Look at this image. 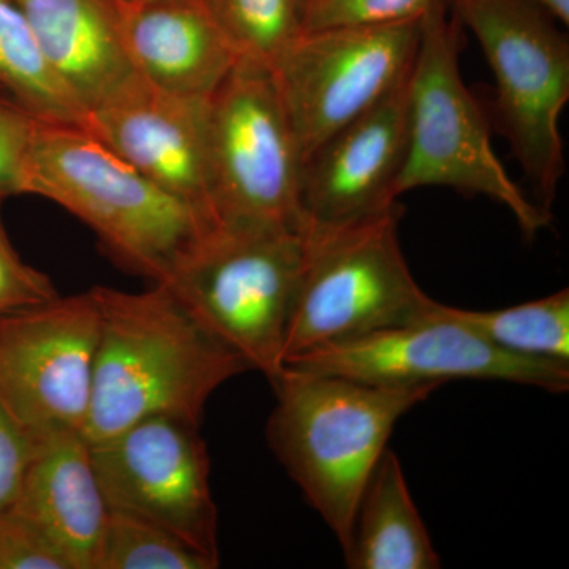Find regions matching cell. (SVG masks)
Segmentation results:
<instances>
[{
    "label": "cell",
    "mask_w": 569,
    "mask_h": 569,
    "mask_svg": "<svg viewBox=\"0 0 569 569\" xmlns=\"http://www.w3.org/2000/svg\"><path fill=\"white\" fill-rule=\"evenodd\" d=\"M92 293L99 306V340L84 426L91 445L152 417L200 426L213 392L250 370L163 284L140 293L93 287Z\"/></svg>",
    "instance_id": "obj_1"
},
{
    "label": "cell",
    "mask_w": 569,
    "mask_h": 569,
    "mask_svg": "<svg viewBox=\"0 0 569 569\" xmlns=\"http://www.w3.org/2000/svg\"><path fill=\"white\" fill-rule=\"evenodd\" d=\"M272 388V451L346 549L392 430L436 389L378 387L293 366L283 367Z\"/></svg>",
    "instance_id": "obj_2"
},
{
    "label": "cell",
    "mask_w": 569,
    "mask_h": 569,
    "mask_svg": "<svg viewBox=\"0 0 569 569\" xmlns=\"http://www.w3.org/2000/svg\"><path fill=\"white\" fill-rule=\"evenodd\" d=\"M24 194L73 213L119 263L153 283L167 282L213 228L80 126L39 122Z\"/></svg>",
    "instance_id": "obj_3"
},
{
    "label": "cell",
    "mask_w": 569,
    "mask_h": 569,
    "mask_svg": "<svg viewBox=\"0 0 569 569\" xmlns=\"http://www.w3.org/2000/svg\"><path fill=\"white\" fill-rule=\"evenodd\" d=\"M460 29L456 14H448V0H437L419 21L408 84L407 153L396 198L421 187L481 194L505 206L522 233L535 238L552 217L509 178L493 151L485 114L460 74Z\"/></svg>",
    "instance_id": "obj_4"
},
{
    "label": "cell",
    "mask_w": 569,
    "mask_h": 569,
    "mask_svg": "<svg viewBox=\"0 0 569 569\" xmlns=\"http://www.w3.org/2000/svg\"><path fill=\"white\" fill-rule=\"evenodd\" d=\"M305 263V228L213 227L163 287L274 383Z\"/></svg>",
    "instance_id": "obj_5"
},
{
    "label": "cell",
    "mask_w": 569,
    "mask_h": 569,
    "mask_svg": "<svg viewBox=\"0 0 569 569\" xmlns=\"http://www.w3.org/2000/svg\"><path fill=\"white\" fill-rule=\"evenodd\" d=\"M399 206L337 224H305V263L284 362L429 313L399 241Z\"/></svg>",
    "instance_id": "obj_6"
},
{
    "label": "cell",
    "mask_w": 569,
    "mask_h": 569,
    "mask_svg": "<svg viewBox=\"0 0 569 569\" xmlns=\"http://www.w3.org/2000/svg\"><path fill=\"white\" fill-rule=\"evenodd\" d=\"M496 78L501 130L542 206L565 174L560 116L569 100V43L531 0H449Z\"/></svg>",
    "instance_id": "obj_7"
},
{
    "label": "cell",
    "mask_w": 569,
    "mask_h": 569,
    "mask_svg": "<svg viewBox=\"0 0 569 569\" xmlns=\"http://www.w3.org/2000/svg\"><path fill=\"white\" fill-rule=\"evenodd\" d=\"M209 160L217 224L305 228V156L264 67L236 63L209 99Z\"/></svg>",
    "instance_id": "obj_8"
},
{
    "label": "cell",
    "mask_w": 569,
    "mask_h": 569,
    "mask_svg": "<svg viewBox=\"0 0 569 569\" xmlns=\"http://www.w3.org/2000/svg\"><path fill=\"white\" fill-rule=\"evenodd\" d=\"M419 21L302 32L280 56L269 71L305 163L407 77L417 56Z\"/></svg>",
    "instance_id": "obj_9"
},
{
    "label": "cell",
    "mask_w": 569,
    "mask_h": 569,
    "mask_svg": "<svg viewBox=\"0 0 569 569\" xmlns=\"http://www.w3.org/2000/svg\"><path fill=\"white\" fill-rule=\"evenodd\" d=\"M437 305L419 320L318 348L284 366L387 388L437 389L452 380H489L568 391L569 365L508 353L441 316Z\"/></svg>",
    "instance_id": "obj_10"
},
{
    "label": "cell",
    "mask_w": 569,
    "mask_h": 569,
    "mask_svg": "<svg viewBox=\"0 0 569 569\" xmlns=\"http://www.w3.org/2000/svg\"><path fill=\"white\" fill-rule=\"evenodd\" d=\"M97 340L92 290L0 317V402L33 438L84 433Z\"/></svg>",
    "instance_id": "obj_11"
},
{
    "label": "cell",
    "mask_w": 569,
    "mask_h": 569,
    "mask_svg": "<svg viewBox=\"0 0 569 569\" xmlns=\"http://www.w3.org/2000/svg\"><path fill=\"white\" fill-rule=\"evenodd\" d=\"M91 455L112 511L170 531L220 561L211 463L197 425L171 417L142 419L111 440L91 445Z\"/></svg>",
    "instance_id": "obj_12"
},
{
    "label": "cell",
    "mask_w": 569,
    "mask_h": 569,
    "mask_svg": "<svg viewBox=\"0 0 569 569\" xmlns=\"http://www.w3.org/2000/svg\"><path fill=\"white\" fill-rule=\"evenodd\" d=\"M209 99L144 80L89 112L84 129L213 227Z\"/></svg>",
    "instance_id": "obj_13"
},
{
    "label": "cell",
    "mask_w": 569,
    "mask_h": 569,
    "mask_svg": "<svg viewBox=\"0 0 569 569\" xmlns=\"http://www.w3.org/2000/svg\"><path fill=\"white\" fill-rule=\"evenodd\" d=\"M410 73L310 153L302 173L305 224L353 222L397 204L395 187L407 153Z\"/></svg>",
    "instance_id": "obj_14"
},
{
    "label": "cell",
    "mask_w": 569,
    "mask_h": 569,
    "mask_svg": "<svg viewBox=\"0 0 569 569\" xmlns=\"http://www.w3.org/2000/svg\"><path fill=\"white\" fill-rule=\"evenodd\" d=\"M123 41L142 80L208 99L239 62L206 0H118Z\"/></svg>",
    "instance_id": "obj_15"
},
{
    "label": "cell",
    "mask_w": 569,
    "mask_h": 569,
    "mask_svg": "<svg viewBox=\"0 0 569 569\" xmlns=\"http://www.w3.org/2000/svg\"><path fill=\"white\" fill-rule=\"evenodd\" d=\"M13 509L50 539L70 569L97 568L110 507L84 433L61 430L36 438Z\"/></svg>",
    "instance_id": "obj_16"
},
{
    "label": "cell",
    "mask_w": 569,
    "mask_h": 569,
    "mask_svg": "<svg viewBox=\"0 0 569 569\" xmlns=\"http://www.w3.org/2000/svg\"><path fill=\"white\" fill-rule=\"evenodd\" d=\"M41 51L86 114L141 80L123 41L118 0H17Z\"/></svg>",
    "instance_id": "obj_17"
},
{
    "label": "cell",
    "mask_w": 569,
    "mask_h": 569,
    "mask_svg": "<svg viewBox=\"0 0 569 569\" xmlns=\"http://www.w3.org/2000/svg\"><path fill=\"white\" fill-rule=\"evenodd\" d=\"M348 568L437 569L440 557L395 452L385 451L356 508Z\"/></svg>",
    "instance_id": "obj_18"
},
{
    "label": "cell",
    "mask_w": 569,
    "mask_h": 569,
    "mask_svg": "<svg viewBox=\"0 0 569 569\" xmlns=\"http://www.w3.org/2000/svg\"><path fill=\"white\" fill-rule=\"evenodd\" d=\"M0 92L40 122L82 127L88 118L51 69L17 0H0Z\"/></svg>",
    "instance_id": "obj_19"
},
{
    "label": "cell",
    "mask_w": 569,
    "mask_h": 569,
    "mask_svg": "<svg viewBox=\"0 0 569 569\" xmlns=\"http://www.w3.org/2000/svg\"><path fill=\"white\" fill-rule=\"evenodd\" d=\"M451 318L508 353L569 365V290L497 310L437 305Z\"/></svg>",
    "instance_id": "obj_20"
},
{
    "label": "cell",
    "mask_w": 569,
    "mask_h": 569,
    "mask_svg": "<svg viewBox=\"0 0 569 569\" xmlns=\"http://www.w3.org/2000/svg\"><path fill=\"white\" fill-rule=\"evenodd\" d=\"M239 62L271 70L302 33V0H206Z\"/></svg>",
    "instance_id": "obj_21"
},
{
    "label": "cell",
    "mask_w": 569,
    "mask_h": 569,
    "mask_svg": "<svg viewBox=\"0 0 569 569\" xmlns=\"http://www.w3.org/2000/svg\"><path fill=\"white\" fill-rule=\"evenodd\" d=\"M219 565L170 531L110 509L96 569H216Z\"/></svg>",
    "instance_id": "obj_22"
},
{
    "label": "cell",
    "mask_w": 569,
    "mask_h": 569,
    "mask_svg": "<svg viewBox=\"0 0 569 569\" xmlns=\"http://www.w3.org/2000/svg\"><path fill=\"white\" fill-rule=\"evenodd\" d=\"M437 0H302V32L419 21Z\"/></svg>",
    "instance_id": "obj_23"
},
{
    "label": "cell",
    "mask_w": 569,
    "mask_h": 569,
    "mask_svg": "<svg viewBox=\"0 0 569 569\" xmlns=\"http://www.w3.org/2000/svg\"><path fill=\"white\" fill-rule=\"evenodd\" d=\"M39 122L0 92V201L24 194L29 152Z\"/></svg>",
    "instance_id": "obj_24"
},
{
    "label": "cell",
    "mask_w": 569,
    "mask_h": 569,
    "mask_svg": "<svg viewBox=\"0 0 569 569\" xmlns=\"http://www.w3.org/2000/svg\"><path fill=\"white\" fill-rule=\"evenodd\" d=\"M0 569H70L50 539L20 512L0 515Z\"/></svg>",
    "instance_id": "obj_25"
},
{
    "label": "cell",
    "mask_w": 569,
    "mask_h": 569,
    "mask_svg": "<svg viewBox=\"0 0 569 569\" xmlns=\"http://www.w3.org/2000/svg\"><path fill=\"white\" fill-rule=\"evenodd\" d=\"M56 296L59 293L50 277L22 260L0 219V317L43 305Z\"/></svg>",
    "instance_id": "obj_26"
},
{
    "label": "cell",
    "mask_w": 569,
    "mask_h": 569,
    "mask_svg": "<svg viewBox=\"0 0 569 569\" xmlns=\"http://www.w3.org/2000/svg\"><path fill=\"white\" fill-rule=\"evenodd\" d=\"M33 449L36 438L0 402V515L17 505Z\"/></svg>",
    "instance_id": "obj_27"
},
{
    "label": "cell",
    "mask_w": 569,
    "mask_h": 569,
    "mask_svg": "<svg viewBox=\"0 0 569 569\" xmlns=\"http://www.w3.org/2000/svg\"><path fill=\"white\" fill-rule=\"evenodd\" d=\"M531 2L548 11L550 17L559 21L560 24H569V0H531Z\"/></svg>",
    "instance_id": "obj_28"
}]
</instances>
